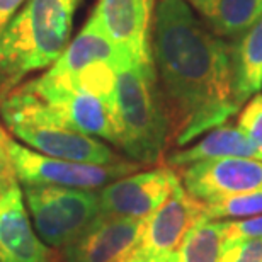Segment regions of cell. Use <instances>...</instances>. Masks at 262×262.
<instances>
[{
	"label": "cell",
	"mask_w": 262,
	"mask_h": 262,
	"mask_svg": "<svg viewBox=\"0 0 262 262\" xmlns=\"http://www.w3.org/2000/svg\"><path fill=\"white\" fill-rule=\"evenodd\" d=\"M151 56L170 145L186 146L242 109L235 96L232 45L218 38L184 0L157 2Z\"/></svg>",
	"instance_id": "1"
},
{
	"label": "cell",
	"mask_w": 262,
	"mask_h": 262,
	"mask_svg": "<svg viewBox=\"0 0 262 262\" xmlns=\"http://www.w3.org/2000/svg\"><path fill=\"white\" fill-rule=\"evenodd\" d=\"M80 0H28L0 34V106L24 78L46 70L70 43Z\"/></svg>",
	"instance_id": "2"
},
{
	"label": "cell",
	"mask_w": 262,
	"mask_h": 262,
	"mask_svg": "<svg viewBox=\"0 0 262 262\" xmlns=\"http://www.w3.org/2000/svg\"><path fill=\"white\" fill-rule=\"evenodd\" d=\"M96 63L73 75H43L23 85L56 113L68 128L121 145L116 107V67Z\"/></svg>",
	"instance_id": "3"
},
{
	"label": "cell",
	"mask_w": 262,
	"mask_h": 262,
	"mask_svg": "<svg viewBox=\"0 0 262 262\" xmlns=\"http://www.w3.org/2000/svg\"><path fill=\"white\" fill-rule=\"evenodd\" d=\"M119 150L140 165L160 164L169 141V119L154 63L123 60L116 67Z\"/></svg>",
	"instance_id": "4"
},
{
	"label": "cell",
	"mask_w": 262,
	"mask_h": 262,
	"mask_svg": "<svg viewBox=\"0 0 262 262\" xmlns=\"http://www.w3.org/2000/svg\"><path fill=\"white\" fill-rule=\"evenodd\" d=\"M5 126L26 146L48 157L87 164H116L124 160L96 136L68 128L51 107L24 85L0 106Z\"/></svg>",
	"instance_id": "5"
},
{
	"label": "cell",
	"mask_w": 262,
	"mask_h": 262,
	"mask_svg": "<svg viewBox=\"0 0 262 262\" xmlns=\"http://www.w3.org/2000/svg\"><path fill=\"white\" fill-rule=\"evenodd\" d=\"M23 196L33 227L50 247L72 242L99 214V194L92 189L24 184Z\"/></svg>",
	"instance_id": "6"
},
{
	"label": "cell",
	"mask_w": 262,
	"mask_h": 262,
	"mask_svg": "<svg viewBox=\"0 0 262 262\" xmlns=\"http://www.w3.org/2000/svg\"><path fill=\"white\" fill-rule=\"evenodd\" d=\"M9 151L20 184H50L77 187V189H102L104 186L138 172V162L124 159L116 164H87L48 157L9 138Z\"/></svg>",
	"instance_id": "7"
},
{
	"label": "cell",
	"mask_w": 262,
	"mask_h": 262,
	"mask_svg": "<svg viewBox=\"0 0 262 262\" xmlns=\"http://www.w3.org/2000/svg\"><path fill=\"white\" fill-rule=\"evenodd\" d=\"M145 223L146 220L99 213L60 249L58 262H123L138 249Z\"/></svg>",
	"instance_id": "8"
},
{
	"label": "cell",
	"mask_w": 262,
	"mask_h": 262,
	"mask_svg": "<svg viewBox=\"0 0 262 262\" xmlns=\"http://www.w3.org/2000/svg\"><path fill=\"white\" fill-rule=\"evenodd\" d=\"M179 182V174L169 165L133 172L99 191V213L146 220Z\"/></svg>",
	"instance_id": "9"
},
{
	"label": "cell",
	"mask_w": 262,
	"mask_h": 262,
	"mask_svg": "<svg viewBox=\"0 0 262 262\" xmlns=\"http://www.w3.org/2000/svg\"><path fill=\"white\" fill-rule=\"evenodd\" d=\"M155 0H97L94 14L104 34L124 58L154 63L151 24Z\"/></svg>",
	"instance_id": "10"
},
{
	"label": "cell",
	"mask_w": 262,
	"mask_h": 262,
	"mask_svg": "<svg viewBox=\"0 0 262 262\" xmlns=\"http://www.w3.org/2000/svg\"><path fill=\"white\" fill-rule=\"evenodd\" d=\"M181 182L201 203L262 189V160L220 159L181 169Z\"/></svg>",
	"instance_id": "11"
},
{
	"label": "cell",
	"mask_w": 262,
	"mask_h": 262,
	"mask_svg": "<svg viewBox=\"0 0 262 262\" xmlns=\"http://www.w3.org/2000/svg\"><path fill=\"white\" fill-rule=\"evenodd\" d=\"M204 220V203L198 201L179 182L170 196L146 218L138 249L160 260H169L186 235Z\"/></svg>",
	"instance_id": "12"
},
{
	"label": "cell",
	"mask_w": 262,
	"mask_h": 262,
	"mask_svg": "<svg viewBox=\"0 0 262 262\" xmlns=\"http://www.w3.org/2000/svg\"><path fill=\"white\" fill-rule=\"evenodd\" d=\"M0 262H51L48 247L33 227L19 184L0 196Z\"/></svg>",
	"instance_id": "13"
},
{
	"label": "cell",
	"mask_w": 262,
	"mask_h": 262,
	"mask_svg": "<svg viewBox=\"0 0 262 262\" xmlns=\"http://www.w3.org/2000/svg\"><path fill=\"white\" fill-rule=\"evenodd\" d=\"M220 159H255L262 160L259 150L247 138L238 126L225 123L222 126L209 129L203 138L184 150H176L167 157L165 162L172 169H184L198 162Z\"/></svg>",
	"instance_id": "14"
},
{
	"label": "cell",
	"mask_w": 262,
	"mask_h": 262,
	"mask_svg": "<svg viewBox=\"0 0 262 262\" xmlns=\"http://www.w3.org/2000/svg\"><path fill=\"white\" fill-rule=\"evenodd\" d=\"M123 60H128L116 50V46L111 43V39L104 34V31L99 26L96 14H91L82 31L72 39L61 56L48 68V72L56 75H73L87 67L109 61V63H121Z\"/></svg>",
	"instance_id": "15"
},
{
	"label": "cell",
	"mask_w": 262,
	"mask_h": 262,
	"mask_svg": "<svg viewBox=\"0 0 262 262\" xmlns=\"http://www.w3.org/2000/svg\"><path fill=\"white\" fill-rule=\"evenodd\" d=\"M232 45L235 96L240 106L262 89V17Z\"/></svg>",
	"instance_id": "16"
},
{
	"label": "cell",
	"mask_w": 262,
	"mask_h": 262,
	"mask_svg": "<svg viewBox=\"0 0 262 262\" xmlns=\"http://www.w3.org/2000/svg\"><path fill=\"white\" fill-rule=\"evenodd\" d=\"M262 17V0H220L208 28L218 38L235 43Z\"/></svg>",
	"instance_id": "17"
},
{
	"label": "cell",
	"mask_w": 262,
	"mask_h": 262,
	"mask_svg": "<svg viewBox=\"0 0 262 262\" xmlns=\"http://www.w3.org/2000/svg\"><path fill=\"white\" fill-rule=\"evenodd\" d=\"M225 247L222 220L199 222L167 262H218Z\"/></svg>",
	"instance_id": "18"
},
{
	"label": "cell",
	"mask_w": 262,
	"mask_h": 262,
	"mask_svg": "<svg viewBox=\"0 0 262 262\" xmlns=\"http://www.w3.org/2000/svg\"><path fill=\"white\" fill-rule=\"evenodd\" d=\"M262 214V189L204 203V220H244Z\"/></svg>",
	"instance_id": "19"
},
{
	"label": "cell",
	"mask_w": 262,
	"mask_h": 262,
	"mask_svg": "<svg viewBox=\"0 0 262 262\" xmlns=\"http://www.w3.org/2000/svg\"><path fill=\"white\" fill-rule=\"evenodd\" d=\"M237 126L255 145L262 159V94H255L244 104L237 118Z\"/></svg>",
	"instance_id": "20"
},
{
	"label": "cell",
	"mask_w": 262,
	"mask_h": 262,
	"mask_svg": "<svg viewBox=\"0 0 262 262\" xmlns=\"http://www.w3.org/2000/svg\"><path fill=\"white\" fill-rule=\"evenodd\" d=\"M225 232V247L244 242V240L262 238V214L244 220H222Z\"/></svg>",
	"instance_id": "21"
},
{
	"label": "cell",
	"mask_w": 262,
	"mask_h": 262,
	"mask_svg": "<svg viewBox=\"0 0 262 262\" xmlns=\"http://www.w3.org/2000/svg\"><path fill=\"white\" fill-rule=\"evenodd\" d=\"M218 262H262V238L244 240L223 249Z\"/></svg>",
	"instance_id": "22"
},
{
	"label": "cell",
	"mask_w": 262,
	"mask_h": 262,
	"mask_svg": "<svg viewBox=\"0 0 262 262\" xmlns=\"http://www.w3.org/2000/svg\"><path fill=\"white\" fill-rule=\"evenodd\" d=\"M9 138L10 136L7 131L0 126V196L12 189L15 184H19L12 157L9 151Z\"/></svg>",
	"instance_id": "23"
},
{
	"label": "cell",
	"mask_w": 262,
	"mask_h": 262,
	"mask_svg": "<svg viewBox=\"0 0 262 262\" xmlns=\"http://www.w3.org/2000/svg\"><path fill=\"white\" fill-rule=\"evenodd\" d=\"M28 0H0V34Z\"/></svg>",
	"instance_id": "24"
},
{
	"label": "cell",
	"mask_w": 262,
	"mask_h": 262,
	"mask_svg": "<svg viewBox=\"0 0 262 262\" xmlns=\"http://www.w3.org/2000/svg\"><path fill=\"white\" fill-rule=\"evenodd\" d=\"M191 9H194L199 14V17L204 20H209L216 12L220 0H184Z\"/></svg>",
	"instance_id": "25"
},
{
	"label": "cell",
	"mask_w": 262,
	"mask_h": 262,
	"mask_svg": "<svg viewBox=\"0 0 262 262\" xmlns=\"http://www.w3.org/2000/svg\"><path fill=\"white\" fill-rule=\"evenodd\" d=\"M123 262H167V260H160V259L154 257V255H150V254L143 252V250L136 249L135 252H133V254H129L128 257L124 259Z\"/></svg>",
	"instance_id": "26"
}]
</instances>
